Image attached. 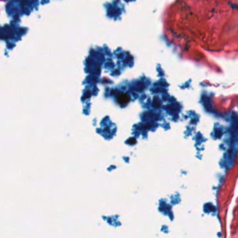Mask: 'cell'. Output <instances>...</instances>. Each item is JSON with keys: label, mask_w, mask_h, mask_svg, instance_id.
Instances as JSON below:
<instances>
[{"label": "cell", "mask_w": 238, "mask_h": 238, "mask_svg": "<svg viewBox=\"0 0 238 238\" xmlns=\"http://www.w3.org/2000/svg\"><path fill=\"white\" fill-rule=\"evenodd\" d=\"M129 97L126 94H120L118 97V101L120 104H126L128 102H129Z\"/></svg>", "instance_id": "6da1fadb"}, {"label": "cell", "mask_w": 238, "mask_h": 238, "mask_svg": "<svg viewBox=\"0 0 238 238\" xmlns=\"http://www.w3.org/2000/svg\"><path fill=\"white\" fill-rule=\"evenodd\" d=\"M203 101L205 103V106L206 108H207V106H209V109L211 110L212 109V106H211V104H210V102L209 99H208V98L205 97V99H203Z\"/></svg>", "instance_id": "7a4b0ae2"}, {"label": "cell", "mask_w": 238, "mask_h": 238, "mask_svg": "<svg viewBox=\"0 0 238 238\" xmlns=\"http://www.w3.org/2000/svg\"><path fill=\"white\" fill-rule=\"evenodd\" d=\"M153 104H154V106L156 107V108H158V107L160 106V101L158 100V99H155L154 100V102H153Z\"/></svg>", "instance_id": "3957f363"}]
</instances>
